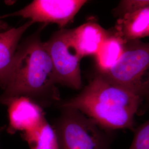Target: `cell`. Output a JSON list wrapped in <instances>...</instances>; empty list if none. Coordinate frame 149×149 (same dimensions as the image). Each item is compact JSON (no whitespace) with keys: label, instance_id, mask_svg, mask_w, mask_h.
I'll return each instance as SVG.
<instances>
[{"label":"cell","instance_id":"6da1fadb","mask_svg":"<svg viewBox=\"0 0 149 149\" xmlns=\"http://www.w3.org/2000/svg\"><path fill=\"white\" fill-rule=\"evenodd\" d=\"M53 65L44 42L36 33L19 43L11 65L0 79V104L26 97L39 105L59 101Z\"/></svg>","mask_w":149,"mask_h":149},{"label":"cell","instance_id":"7a4b0ae2","mask_svg":"<svg viewBox=\"0 0 149 149\" xmlns=\"http://www.w3.org/2000/svg\"><path fill=\"white\" fill-rule=\"evenodd\" d=\"M144 96L112 84L98 74L80 94L61 107L79 111L106 130H133Z\"/></svg>","mask_w":149,"mask_h":149},{"label":"cell","instance_id":"3957f363","mask_svg":"<svg viewBox=\"0 0 149 149\" xmlns=\"http://www.w3.org/2000/svg\"><path fill=\"white\" fill-rule=\"evenodd\" d=\"M63 108L53 127L59 149H111L105 129L76 109Z\"/></svg>","mask_w":149,"mask_h":149},{"label":"cell","instance_id":"277c9868","mask_svg":"<svg viewBox=\"0 0 149 149\" xmlns=\"http://www.w3.org/2000/svg\"><path fill=\"white\" fill-rule=\"evenodd\" d=\"M149 47L139 40L127 42L120 59L111 69L98 74L108 82L145 95L149 81Z\"/></svg>","mask_w":149,"mask_h":149},{"label":"cell","instance_id":"5b68a950","mask_svg":"<svg viewBox=\"0 0 149 149\" xmlns=\"http://www.w3.org/2000/svg\"><path fill=\"white\" fill-rule=\"evenodd\" d=\"M44 44L52 63L56 84L80 89L82 85L80 70L82 58L71 41L70 29H61L54 33Z\"/></svg>","mask_w":149,"mask_h":149},{"label":"cell","instance_id":"8992f818","mask_svg":"<svg viewBox=\"0 0 149 149\" xmlns=\"http://www.w3.org/2000/svg\"><path fill=\"white\" fill-rule=\"evenodd\" d=\"M86 0H34L7 16H19L36 22L54 23L64 28L74 20Z\"/></svg>","mask_w":149,"mask_h":149},{"label":"cell","instance_id":"52a82bcc","mask_svg":"<svg viewBox=\"0 0 149 149\" xmlns=\"http://www.w3.org/2000/svg\"><path fill=\"white\" fill-rule=\"evenodd\" d=\"M6 106L8 114V131L11 133L31 131L45 119L42 107L26 97L15 98Z\"/></svg>","mask_w":149,"mask_h":149},{"label":"cell","instance_id":"ba28073f","mask_svg":"<svg viewBox=\"0 0 149 149\" xmlns=\"http://www.w3.org/2000/svg\"><path fill=\"white\" fill-rule=\"evenodd\" d=\"M109 34V32L93 22L70 29L71 41L82 58L95 56Z\"/></svg>","mask_w":149,"mask_h":149},{"label":"cell","instance_id":"9c48e42d","mask_svg":"<svg viewBox=\"0 0 149 149\" xmlns=\"http://www.w3.org/2000/svg\"><path fill=\"white\" fill-rule=\"evenodd\" d=\"M113 33L125 42L149 35V6L120 17Z\"/></svg>","mask_w":149,"mask_h":149},{"label":"cell","instance_id":"30bf717a","mask_svg":"<svg viewBox=\"0 0 149 149\" xmlns=\"http://www.w3.org/2000/svg\"><path fill=\"white\" fill-rule=\"evenodd\" d=\"M33 24L28 21L19 27L0 33V79L10 66L23 35Z\"/></svg>","mask_w":149,"mask_h":149},{"label":"cell","instance_id":"8fae6325","mask_svg":"<svg viewBox=\"0 0 149 149\" xmlns=\"http://www.w3.org/2000/svg\"><path fill=\"white\" fill-rule=\"evenodd\" d=\"M125 43L113 32H109L95 55L99 74L106 72L117 63L124 52Z\"/></svg>","mask_w":149,"mask_h":149},{"label":"cell","instance_id":"7c38bea8","mask_svg":"<svg viewBox=\"0 0 149 149\" xmlns=\"http://www.w3.org/2000/svg\"><path fill=\"white\" fill-rule=\"evenodd\" d=\"M23 137L31 149H59L55 130L46 119L37 128L23 133Z\"/></svg>","mask_w":149,"mask_h":149},{"label":"cell","instance_id":"4fadbf2b","mask_svg":"<svg viewBox=\"0 0 149 149\" xmlns=\"http://www.w3.org/2000/svg\"><path fill=\"white\" fill-rule=\"evenodd\" d=\"M129 149H149V121L144 123L136 129Z\"/></svg>","mask_w":149,"mask_h":149},{"label":"cell","instance_id":"5bb4252c","mask_svg":"<svg viewBox=\"0 0 149 149\" xmlns=\"http://www.w3.org/2000/svg\"><path fill=\"white\" fill-rule=\"evenodd\" d=\"M148 6V0H124L120 2L115 10V12L120 17L126 13L133 12Z\"/></svg>","mask_w":149,"mask_h":149},{"label":"cell","instance_id":"9a60e30c","mask_svg":"<svg viewBox=\"0 0 149 149\" xmlns=\"http://www.w3.org/2000/svg\"><path fill=\"white\" fill-rule=\"evenodd\" d=\"M6 31L5 27H4V24H2L0 23V33Z\"/></svg>","mask_w":149,"mask_h":149}]
</instances>
